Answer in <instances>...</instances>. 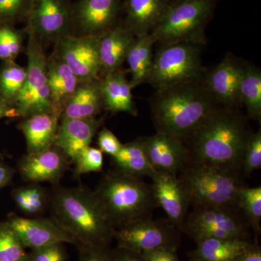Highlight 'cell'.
<instances>
[{
    "instance_id": "obj_37",
    "label": "cell",
    "mask_w": 261,
    "mask_h": 261,
    "mask_svg": "<svg viewBox=\"0 0 261 261\" xmlns=\"http://www.w3.org/2000/svg\"><path fill=\"white\" fill-rule=\"evenodd\" d=\"M261 168V129L252 133L244 154L242 175L245 177Z\"/></svg>"
},
{
    "instance_id": "obj_18",
    "label": "cell",
    "mask_w": 261,
    "mask_h": 261,
    "mask_svg": "<svg viewBox=\"0 0 261 261\" xmlns=\"http://www.w3.org/2000/svg\"><path fill=\"white\" fill-rule=\"evenodd\" d=\"M67 156L56 146L42 152L27 154L19 163V171L23 179L37 184H56L68 167Z\"/></svg>"
},
{
    "instance_id": "obj_47",
    "label": "cell",
    "mask_w": 261,
    "mask_h": 261,
    "mask_svg": "<svg viewBox=\"0 0 261 261\" xmlns=\"http://www.w3.org/2000/svg\"><path fill=\"white\" fill-rule=\"evenodd\" d=\"M2 158H3V155H2V154L0 153V159H2Z\"/></svg>"
},
{
    "instance_id": "obj_5",
    "label": "cell",
    "mask_w": 261,
    "mask_h": 261,
    "mask_svg": "<svg viewBox=\"0 0 261 261\" xmlns=\"http://www.w3.org/2000/svg\"><path fill=\"white\" fill-rule=\"evenodd\" d=\"M191 205L238 208L242 175L200 163H187L177 175Z\"/></svg>"
},
{
    "instance_id": "obj_6",
    "label": "cell",
    "mask_w": 261,
    "mask_h": 261,
    "mask_svg": "<svg viewBox=\"0 0 261 261\" xmlns=\"http://www.w3.org/2000/svg\"><path fill=\"white\" fill-rule=\"evenodd\" d=\"M218 0H182L173 3L159 25L150 33L160 46L176 43L205 45V30Z\"/></svg>"
},
{
    "instance_id": "obj_19",
    "label": "cell",
    "mask_w": 261,
    "mask_h": 261,
    "mask_svg": "<svg viewBox=\"0 0 261 261\" xmlns=\"http://www.w3.org/2000/svg\"><path fill=\"white\" fill-rule=\"evenodd\" d=\"M171 0H122L121 22L136 37L147 35L162 20Z\"/></svg>"
},
{
    "instance_id": "obj_27",
    "label": "cell",
    "mask_w": 261,
    "mask_h": 261,
    "mask_svg": "<svg viewBox=\"0 0 261 261\" xmlns=\"http://www.w3.org/2000/svg\"><path fill=\"white\" fill-rule=\"evenodd\" d=\"M196 243L195 250L189 253L190 261H235L252 242L239 239L209 238Z\"/></svg>"
},
{
    "instance_id": "obj_46",
    "label": "cell",
    "mask_w": 261,
    "mask_h": 261,
    "mask_svg": "<svg viewBox=\"0 0 261 261\" xmlns=\"http://www.w3.org/2000/svg\"><path fill=\"white\" fill-rule=\"evenodd\" d=\"M171 3H176V2L182 1V0H171Z\"/></svg>"
},
{
    "instance_id": "obj_24",
    "label": "cell",
    "mask_w": 261,
    "mask_h": 261,
    "mask_svg": "<svg viewBox=\"0 0 261 261\" xmlns=\"http://www.w3.org/2000/svg\"><path fill=\"white\" fill-rule=\"evenodd\" d=\"M47 77L51 102L61 116L62 110L76 90L80 80L54 53L47 58Z\"/></svg>"
},
{
    "instance_id": "obj_22",
    "label": "cell",
    "mask_w": 261,
    "mask_h": 261,
    "mask_svg": "<svg viewBox=\"0 0 261 261\" xmlns=\"http://www.w3.org/2000/svg\"><path fill=\"white\" fill-rule=\"evenodd\" d=\"M103 109L113 113H126L137 116L138 111L132 95L133 86L121 68L99 79Z\"/></svg>"
},
{
    "instance_id": "obj_13",
    "label": "cell",
    "mask_w": 261,
    "mask_h": 261,
    "mask_svg": "<svg viewBox=\"0 0 261 261\" xmlns=\"http://www.w3.org/2000/svg\"><path fill=\"white\" fill-rule=\"evenodd\" d=\"M122 0H77L73 3V34L99 37L121 21Z\"/></svg>"
},
{
    "instance_id": "obj_32",
    "label": "cell",
    "mask_w": 261,
    "mask_h": 261,
    "mask_svg": "<svg viewBox=\"0 0 261 261\" xmlns=\"http://www.w3.org/2000/svg\"><path fill=\"white\" fill-rule=\"evenodd\" d=\"M13 198L19 209L28 215L40 214L48 203V197L44 189L34 183L15 190Z\"/></svg>"
},
{
    "instance_id": "obj_40",
    "label": "cell",
    "mask_w": 261,
    "mask_h": 261,
    "mask_svg": "<svg viewBox=\"0 0 261 261\" xmlns=\"http://www.w3.org/2000/svg\"><path fill=\"white\" fill-rule=\"evenodd\" d=\"M98 148L102 152L114 157L119 152L123 144L116 137L111 130L107 128H103L98 133Z\"/></svg>"
},
{
    "instance_id": "obj_25",
    "label": "cell",
    "mask_w": 261,
    "mask_h": 261,
    "mask_svg": "<svg viewBox=\"0 0 261 261\" xmlns=\"http://www.w3.org/2000/svg\"><path fill=\"white\" fill-rule=\"evenodd\" d=\"M103 110L99 80L81 82L76 90L65 103L61 118L86 119L95 118Z\"/></svg>"
},
{
    "instance_id": "obj_12",
    "label": "cell",
    "mask_w": 261,
    "mask_h": 261,
    "mask_svg": "<svg viewBox=\"0 0 261 261\" xmlns=\"http://www.w3.org/2000/svg\"><path fill=\"white\" fill-rule=\"evenodd\" d=\"M244 62L228 53L218 64L205 68L202 83L221 107L240 109V86Z\"/></svg>"
},
{
    "instance_id": "obj_2",
    "label": "cell",
    "mask_w": 261,
    "mask_h": 261,
    "mask_svg": "<svg viewBox=\"0 0 261 261\" xmlns=\"http://www.w3.org/2000/svg\"><path fill=\"white\" fill-rule=\"evenodd\" d=\"M157 132L182 141L221 107L200 80L156 89L149 100Z\"/></svg>"
},
{
    "instance_id": "obj_44",
    "label": "cell",
    "mask_w": 261,
    "mask_h": 261,
    "mask_svg": "<svg viewBox=\"0 0 261 261\" xmlns=\"http://www.w3.org/2000/svg\"><path fill=\"white\" fill-rule=\"evenodd\" d=\"M13 176V171L11 168L0 162V189L9 185Z\"/></svg>"
},
{
    "instance_id": "obj_3",
    "label": "cell",
    "mask_w": 261,
    "mask_h": 261,
    "mask_svg": "<svg viewBox=\"0 0 261 261\" xmlns=\"http://www.w3.org/2000/svg\"><path fill=\"white\" fill-rule=\"evenodd\" d=\"M53 220L75 241V245L109 247L114 239L111 226L94 192L58 188L49 198Z\"/></svg>"
},
{
    "instance_id": "obj_16",
    "label": "cell",
    "mask_w": 261,
    "mask_h": 261,
    "mask_svg": "<svg viewBox=\"0 0 261 261\" xmlns=\"http://www.w3.org/2000/svg\"><path fill=\"white\" fill-rule=\"evenodd\" d=\"M7 222L14 230L25 248L34 250L55 244L75 245V240L53 220L27 219L13 214Z\"/></svg>"
},
{
    "instance_id": "obj_10",
    "label": "cell",
    "mask_w": 261,
    "mask_h": 261,
    "mask_svg": "<svg viewBox=\"0 0 261 261\" xmlns=\"http://www.w3.org/2000/svg\"><path fill=\"white\" fill-rule=\"evenodd\" d=\"M25 33L44 43L73 34V3L70 0H33Z\"/></svg>"
},
{
    "instance_id": "obj_17",
    "label": "cell",
    "mask_w": 261,
    "mask_h": 261,
    "mask_svg": "<svg viewBox=\"0 0 261 261\" xmlns=\"http://www.w3.org/2000/svg\"><path fill=\"white\" fill-rule=\"evenodd\" d=\"M143 141L149 162L155 171L177 176L187 164V148L179 139L156 132L143 137Z\"/></svg>"
},
{
    "instance_id": "obj_7",
    "label": "cell",
    "mask_w": 261,
    "mask_h": 261,
    "mask_svg": "<svg viewBox=\"0 0 261 261\" xmlns=\"http://www.w3.org/2000/svg\"><path fill=\"white\" fill-rule=\"evenodd\" d=\"M204 70L200 46L185 42L161 46L153 56L146 83L156 90L200 80Z\"/></svg>"
},
{
    "instance_id": "obj_1",
    "label": "cell",
    "mask_w": 261,
    "mask_h": 261,
    "mask_svg": "<svg viewBox=\"0 0 261 261\" xmlns=\"http://www.w3.org/2000/svg\"><path fill=\"white\" fill-rule=\"evenodd\" d=\"M248 118L240 109H216L184 141L187 163L207 165L242 175L244 154L253 133Z\"/></svg>"
},
{
    "instance_id": "obj_45",
    "label": "cell",
    "mask_w": 261,
    "mask_h": 261,
    "mask_svg": "<svg viewBox=\"0 0 261 261\" xmlns=\"http://www.w3.org/2000/svg\"><path fill=\"white\" fill-rule=\"evenodd\" d=\"M7 116L15 117V109L0 97V119Z\"/></svg>"
},
{
    "instance_id": "obj_11",
    "label": "cell",
    "mask_w": 261,
    "mask_h": 261,
    "mask_svg": "<svg viewBox=\"0 0 261 261\" xmlns=\"http://www.w3.org/2000/svg\"><path fill=\"white\" fill-rule=\"evenodd\" d=\"M118 248L143 253L162 247L178 248L180 243L178 230L169 221L140 220L114 231Z\"/></svg>"
},
{
    "instance_id": "obj_34",
    "label": "cell",
    "mask_w": 261,
    "mask_h": 261,
    "mask_svg": "<svg viewBox=\"0 0 261 261\" xmlns=\"http://www.w3.org/2000/svg\"><path fill=\"white\" fill-rule=\"evenodd\" d=\"M12 24L0 25V60L15 61L23 49L25 31L18 30Z\"/></svg>"
},
{
    "instance_id": "obj_38",
    "label": "cell",
    "mask_w": 261,
    "mask_h": 261,
    "mask_svg": "<svg viewBox=\"0 0 261 261\" xmlns=\"http://www.w3.org/2000/svg\"><path fill=\"white\" fill-rule=\"evenodd\" d=\"M29 261H67L68 254L63 244H55L32 250Z\"/></svg>"
},
{
    "instance_id": "obj_28",
    "label": "cell",
    "mask_w": 261,
    "mask_h": 261,
    "mask_svg": "<svg viewBox=\"0 0 261 261\" xmlns=\"http://www.w3.org/2000/svg\"><path fill=\"white\" fill-rule=\"evenodd\" d=\"M154 43L150 34L136 37L127 54L126 62L132 75L130 82L134 88L146 83L152 68Z\"/></svg>"
},
{
    "instance_id": "obj_9",
    "label": "cell",
    "mask_w": 261,
    "mask_h": 261,
    "mask_svg": "<svg viewBox=\"0 0 261 261\" xmlns=\"http://www.w3.org/2000/svg\"><path fill=\"white\" fill-rule=\"evenodd\" d=\"M249 226L240 209L193 206L180 231L195 243L209 238L249 240Z\"/></svg>"
},
{
    "instance_id": "obj_42",
    "label": "cell",
    "mask_w": 261,
    "mask_h": 261,
    "mask_svg": "<svg viewBox=\"0 0 261 261\" xmlns=\"http://www.w3.org/2000/svg\"><path fill=\"white\" fill-rule=\"evenodd\" d=\"M235 261H261V248L257 242L250 244Z\"/></svg>"
},
{
    "instance_id": "obj_21",
    "label": "cell",
    "mask_w": 261,
    "mask_h": 261,
    "mask_svg": "<svg viewBox=\"0 0 261 261\" xmlns=\"http://www.w3.org/2000/svg\"><path fill=\"white\" fill-rule=\"evenodd\" d=\"M135 38L121 21L114 28L97 37L100 78L121 68L126 62L127 54Z\"/></svg>"
},
{
    "instance_id": "obj_4",
    "label": "cell",
    "mask_w": 261,
    "mask_h": 261,
    "mask_svg": "<svg viewBox=\"0 0 261 261\" xmlns=\"http://www.w3.org/2000/svg\"><path fill=\"white\" fill-rule=\"evenodd\" d=\"M94 192L115 229L152 218L158 207L151 185L116 171L105 175Z\"/></svg>"
},
{
    "instance_id": "obj_39",
    "label": "cell",
    "mask_w": 261,
    "mask_h": 261,
    "mask_svg": "<svg viewBox=\"0 0 261 261\" xmlns=\"http://www.w3.org/2000/svg\"><path fill=\"white\" fill-rule=\"evenodd\" d=\"M80 261H114V250L109 247L78 245Z\"/></svg>"
},
{
    "instance_id": "obj_31",
    "label": "cell",
    "mask_w": 261,
    "mask_h": 261,
    "mask_svg": "<svg viewBox=\"0 0 261 261\" xmlns=\"http://www.w3.org/2000/svg\"><path fill=\"white\" fill-rule=\"evenodd\" d=\"M238 207L255 234L260 233L261 187H244L238 197Z\"/></svg>"
},
{
    "instance_id": "obj_29",
    "label": "cell",
    "mask_w": 261,
    "mask_h": 261,
    "mask_svg": "<svg viewBox=\"0 0 261 261\" xmlns=\"http://www.w3.org/2000/svg\"><path fill=\"white\" fill-rule=\"evenodd\" d=\"M240 98L242 106L246 108L247 116L260 121L261 71L260 68L245 61L240 82Z\"/></svg>"
},
{
    "instance_id": "obj_36",
    "label": "cell",
    "mask_w": 261,
    "mask_h": 261,
    "mask_svg": "<svg viewBox=\"0 0 261 261\" xmlns=\"http://www.w3.org/2000/svg\"><path fill=\"white\" fill-rule=\"evenodd\" d=\"M75 176L91 172H99L103 167V152L90 146L84 148L74 160Z\"/></svg>"
},
{
    "instance_id": "obj_33",
    "label": "cell",
    "mask_w": 261,
    "mask_h": 261,
    "mask_svg": "<svg viewBox=\"0 0 261 261\" xmlns=\"http://www.w3.org/2000/svg\"><path fill=\"white\" fill-rule=\"evenodd\" d=\"M25 249L8 223H0V261H29Z\"/></svg>"
},
{
    "instance_id": "obj_23",
    "label": "cell",
    "mask_w": 261,
    "mask_h": 261,
    "mask_svg": "<svg viewBox=\"0 0 261 261\" xmlns=\"http://www.w3.org/2000/svg\"><path fill=\"white\" fill-rule=\"evenodd\" d=\"M61 116L57 113H41L24 118L19 124L27 145V154H34L55 145Z\"/></svg>"
},
{
    "instance_id": "obj_43",
    "label": "cell",
    "mask_w": 261,
    "mask_h": 261,
    "mask_svg": "<svg viewBox=\"0 0 261 261\" xmlns=\"http://www.w3.org/2000/svg\"><path fill=\"white\" fill-rule=\"evenodd\" d=\"M114 261H145L140 253L126 249L117 248L114 250Z\"/></svg>"
},
{
    "instance_id": "obj_14",
    "label": "cell",
    "mask_w": 261,
    "mask_h": 261,
    "mask_svg": "<svg viewBox=\"0 0 261 261\" xmlns=\"http://www.w3.org/2000/svg\"><path fill=\"white\" fill-rule=\"evenodd\" d=\"M54 54L71 69L81 82L100 79V64L97 37H81L73 34L56 43Z\"/></svg>"
},
{
    "instance_id": "obj_15",
    "label": "cell",
    "mask_w": 261,
    "mask_h": 261,
    "mask_svg": "<svg viewBox=\"0 0 261 261\" xmlns=\"http://www.w3.org/2000/svg\"><path fill=\"white\" fill-rule=\"evenodd\" d=\"M150 178L158 207L164 211L170 223L180 231L191 205L185 187L178 176L171 173L155 171Z\"/></svg>"
},
{
    "instance_id": "obj_26",
    "label": "cell",
    "mask_w": 261,
    "mask_h": 261,
    "mask_svg": "<svg viewBox=\"0 0 261 261\" xmlns=\"http://www.w3.org/2000/svg\"><path fill=\"white\" fill-rule=\"evenodd\" d=\"M113 158V163L116 172L126 176L142 178L151 177L155 170L149 162L146 152L143 137L122 146L116 155Z\"/></svg>"
},
{
    "instance_id": "obj_30",
    "label": "cell",
    "mask_w": 261,
    "mask_h": 261,
    "mask_svg": "<svg viewBox=\"0 0 261 261\" xmlns=\"http://www.w3.org/2000/svg\"><path fill=\"white\" fill-rule=\"evenodd\" d=\"M27 79V68L15 61L5 62L0 68V97L14 108Z\"/></svg>"
},
{
    "instance_id": "obj_35",
    "label": "cell",
    "mask_w": 261,
    "mask_h": 261,
    "mask_svg": "<svg viewBox=\"0 0 261 261\" xmlns=\"http://www.w3.org/2000/svg\"><path fill=\"white\" fill-rule=\"evenodd\" d=\"M33 0H0V25L25 22Z\"/></svg>"
},
{
    "instance_id": "obj_20",
    "label": "cell",
    "mask_w": 261,
    "mask_h": 261,
    "mask_svg": "<svg viewBox=\"0 0 261 261\" xmlns=\"http://www.w3.org/2000/svg\"><path fill=\"white\" fill-rule=\"evenodd\" d=\"M102 119L61 118L55 145L68 158L74 161L86 147L90 146Z\"/></svg>"
},
{
    "instance_id": "obj_41",
    "label": "cell",
    "mask_w": 261,
    "mask_h": 261,
    "mask_svg": "<svg viewBox=\"0 0 261 261\" xmlns=\"http://www.w3.org/2000/svg\"><path fill=\"white\" fill-rule=\"evenodd\" d=\"M177 248L162 247L141 254L145 261H181L176 253Z\"/></svg>"
},
{
    "instance_id": "obj_8",
    "label": "cell",
    "mask_w": 261,
    "mask_h": 261,
    "mask_svg": "<svg viewBox=\"0 0 261 261\" xmlns=\"http://www.w3.org/2000/svg\"><path fill=\"white\" fill-rule=\"evenodd\" d=\"M25 34L28 36L27 79L15 102V117L25 118L41 113H57L61 116L51 102L48 84L47 58L43 44L33 34Z\"/></svg>"
}]
</instances>
